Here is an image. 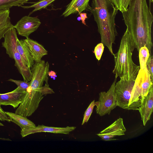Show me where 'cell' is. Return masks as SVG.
Segmentation results:
<instances>
[{"instance_id": "obj_21", "label": "cell", "mask_w": 153, "mask_h": 153, "mask_svg": "<svg viewBox=\"0 0 153 153\" xmlns=\"http://www.w3.org/2000/svg\"><path fill=\"white\" fill-rule=\"evenodd\" d=\"M56 0H41L31 5L28 6H21L24 8H34V10L31 12V13L38 10H40L46 8Z\"/></svg>"}, {"instance_id": "obj_12", "label": "cell", "mask_w": 153, "mask_h": 153, "mask_svg": "<svg viewBox=\"0 0 153 153\" xmlns=\"http://www.w3.org/2000/svg\"><path fill=\"white\" fill-rule=\"evenodd\" d=\"M4 41L2 43V47L6 50V52L9 56L13 59V53L17 48L18 39L16 29L13 28L8 30L4 34Z\"/></svg>"}, {"instance_id": "obj_22", "label": "cell", "mask_w": 153, "mask_h": 153, "mask_svg": "<svg viewBox=\"0 0 153 153\" xmlns=\"http://www.w3.org/2000/svg\"><path fill=\"white\" fill-rule=\"evenodd\" d=\"M117 9L121 12L126 10L131 0H110Z\"/></svg>"}, {"instance_id": "obj_5", "label": "cell", "mask_w": 153, "mask_h": 153, "mask_svg": "<svg viewBox=\"0 0 153 153\" xmlns=\"http://www.w3.org/2000/svg\"><path fill=\"white\" fill-rule=\"evenodd\" d=\"M120 79L116 82L115 87L117 106L128 110L129 101L136 79Z\"/></svg>"}, {"instance_id": "obj_6", "label": "cell", "mask_w": 153, "mask_h": 153, "mask_svg": "<svg viewBox=\"0 0 153 153\" xmlns=\"http://www.w3.org/2000/svg\"><path fill=\"white\" fill-rule=\"evenodd\" d=\"M117 78H115L107 92L102 91L99 94V104L96 107V110L97 113L100 116L109 114L111 111L117 106L115 92Z\"/></svg>"}, {"instance_id": "obj_1", "label": "cell", "mask_w": 153, "mask_h": 153, "mask_svg": "<svg viewBox=\"0 0 153 153\" xmlns=\"http://www.w3.org/2000/svg\"><path fill=\"white\" fill-rule=\"evenodd\" d=\"M134 49L146 46L150 54L153 46V16L146 0H131L126 11L122 12Z\"/></svg>"}, {"instance_id": "obj_32", "label": "cell", "mask_w": 153, "mask_h": 153, "mask_svg": "<svg viewBox=\"0 0 153 153\" xmlns=\"http://www.w3.org/2000/svg\"><path fill=\"white\" fill-rule=\"evenodd\" d=\"M4 126V125L2 123H1L0 122V126Z\"/></svg>"}, {"instance_id": "obj_18", "label": "cell", "mask_w": 153, "mask_h": 153, "mask_svg": "<svg viewBox=\"0 0 153 153\" xmlns=\"http://www.w3.org/2000/svg\"><path fill=\"white\" fill-rule=\"evenodd\" d=\"M10 13L9 9L0 10V41L8 30L14 28L10 21Z\"/></svg>"}, {"instance_id": "obj_25", "label": "cell", "mask_w": 153, "mask_h": 153, "mask_svg": "<svg viewBox=\"0 0 153 153\" xmlns=\"http://www.w3.org/2000/svg\"><path fill=\"white\" fill-rule=\"evenodd\" d=\"M104 46L102 43L98 44L95 47L94 53L96 59L99 61L103 52Z\"/></svg>"}, {"instance_id": "obj_27", "label": "cell", "mask_w": 153, "mask_h": 153, "mask_svg": "<svg viewBox=\"0 0 153 153\" xmlns=\"http://www.w3.org/2000/svg\"><path fill=\"white\" fill-rule=\"evenodd\" d=\"M47 79L45 80L46 83L44 86H42L40 88L39 91L43 95L47 94L54 93L53 90L49 87L47 83Z\"/></svg>"}, {"instance_id": "obj_29", "label": "cell", "mask_w": 153, "mask_h": 153, "mask_svg": "<svg viewBox=\"0 0 153 153\" xmlns=\"http://www.w3.org/2000/svg\"><path fill=\"white\" fill-rule=\"evenodd\" d=\"M79 14L82 23L85 25H86L85 20L88 18L87 13H81Z\"/></svg>"}, {"instance_id": "obj_4", "label": "cell", "mask_w": 153, "mask_h": 153, "mask_svg": "<svg viewBox=\"0 0 153 153\" xmlns=\"http://www.w3.org/2000/svg\"><path fill=\"white\" fill-rule=\"evenodd\" d=\"M153 86V81L146 67L139 70L135 79L129 100L128 110H138L143 98Z\"/></svg>"}, {"instance_id": "obj_17", "label": "cell", "mask_w": 153, "mask_h": 153, "mask_svg": "<svg viewBox=\"0 0 153 153\" xmlns=\"http://www.w3.org/2000/svg\"><path fill=\"white\" fill-rule=\"evenodd\" d=\"M5 113L10 118L11 122L19 126L20 127L21 130L34 128L36 126L33 122L26 117L13 112L5 111Z\"/></svg>"}, {"instance_id": "obj_14", "label": "cell", "mask_w": 153, "mask_h": 153, "mask_svg": "<svg viewBox=\"0 0 153 153\" xmlns=\"http://www.w3.org/2000/svg\"><path fill=\"white\" fill-rule=\"evenodd\" d=\"M13 59L15 61V65L22 76L24 81L26 82L30 81L32 77L31 70L24 62L17 48L14 51Z\"/></svg>"}, {"instance_id": "obj_16", "label": "cell", "mask_w": 153, "mask_h": 153, "mask_svg": "<svg viewBox=\"0 0 153 153\" xmlns=\"http://www.w3.org/2000/svg\"><path fill=\"white\" fill-rule=\"evenodd\" d=\"M17 48L24 63L28 68H32L34 61L24 40L18 39Z\"/></svg>"}, {"instance_id": "obj_26", "label": "cell", "mask_w": 153, "mask_h": 153, "mask_svg": "<svg viewBox=\"0 0 153 153\" xmlns=\"http://www.w3.org/2000/svg\"><path fill=\"white\" fill-rule=\"evenodd\" d=\"M146 68L152 80H153V56H150L146 63Z\"/></svg>"}, {"instance_id": "obj_7", "label": "cell", "mask_w": 153, "mask_h": 153, "mask_svg": "<svg viewBox=\"0 0 153 153\" xmlns=\"http://www.w3.org/2000/svg\"><path fill=\"white\" fill-rule=\"evenodd\" d=\"M41 24L40 19L37 17L25 16L18 22L14 27L19 35L27 38L37 30Z\"/></svg>"}, {"instance_id": "obj_3", "label": "cell", "mask_w": 153, "mask_h": 153, "mask_svg": "<svg viewBox=\"0 0 153 153\" xmlns=\"http://www.w3.org/2000/svg\"><path fill=\"white\" fill-rule=\"evenodd\" d=\"M134 48L130 35L127 30L121 39L118 52L113 56L115 65L113 73L115 78L135 79L140 66L136 65L132 59Z\"/></svg>"}, {"instance_id": "obj_28", "label": "cell", "mask_w": 153, "mask_h": 153, "mask_svg": "<svg viewBox=\"0 0 153 153\" xmlns=\"http://www.w3.org/2000/svg\"><path fill=\"white\" fill-rule=\"evenodd\" d=\"M0 120L1 121H7L10 122L11 120L10 118L6 114L1 107L0 104Z\"/></svg>"}, {"instance_id": "obj_15", "label": "cell", "mask_w": 153, "mask_h": 153, "mask_svg": "<svg viewBox=\"0 0 153 153\" xmlns=\"http://www.w3.org/2000/svg\"><path fill=\"white\" fill-rule=\"evenodd\" d=\"M90 0H72L67 6L62 16L67 17L72 14H79L88 7Z\"/></svg>"}, {"instance_id": "obj_19", "label": "cell", "mask_w": 153, "mask_h": 153, "mask_svg": "<svg viewBox=\"0 0 153 153\" xmlns=\"http://www.w3.org/2000/svg\"><path fill=\"white\" fill-rule=\"evenodd\" d=\"M29 0H0V10L9 9L13 6H21Z\"/></svg>"}, {"instance_id": "obj_11", "label": "cell", "mask_w": 153, "mask_h": 153, "mask_svg": "<svg viewBox=\"0 0 153 153\" xmlns=\"http://www.w3.org/2000/svg\"><path fill=\"white\" fill-rule=\"evenodd\" d=\"M25 92L17 87L10 92L4 94L0 93V104L1 105H10L14 108H16L20 104L22 97Z\"/></svg>"}, {"instance_id": "obj_31", "label": "cell", "mask_w": 153, "mask_h": 153, "mask_svg": "<svg viewBox=\"0 0 153 153\" xmlns=\"http://www.w3.org/2000/svg\"><path fill=\"white\" fill-rule=\"evenodd\" d=\"M153 0H149V7L150 8L151 4L153 3Z\"/></svg>"}, {"instance_id": "obj_13", "label": "cell", "mask_w": 153, "mask_h": 153, "mask_svg": "<svg viewBox=\"0 0 153 153\" xmlns=\"http://www.w3.org/2000/svg\"><path fill=\"white\" fill-rule=\"evenodd\" d=\"M28 47L34 61L39 62L42 58L48 54L47 51L43 46L29 38L24 39Z\"/></svg>"}, {"instance_id": "obj_24", "label": "cell", "mask_w": 153, "mask_h": 153, "mask_svg": "<svg viewBox=\"0 0 153 153\" xmlns=\"http://www.w3.org/2000/svg\"><path fill=\"white\" fill-rule=\"evenodd\" d=\"M7 81L14 83L17 85V87L19 89L25 92L26 91L30 84V82H28L16 80L11 79H9Z\"/></svg>"}, {"instance_id": "obj_2", "label": "cell", "mask_w": 153, "mask_h": 153, "mask_svg": "<svg viewBox=\"0 0 153 153\" xmlns=\"http://www.w3.org/2000/svg\"><path fill=\"white\" fill-rule=\"evenodd\" d=\"M90 10L97 24L101 43L113 55L112 45L117 35L115 18L118 10L110 0H93Z\"/></svg>"}, {"instance_id": "obj_23", "label": "cell", "mask_w": 153, "mask_h": 153, "mask_svg": "<svg viewBox=\"0 0 153 153\" xmlns=\"http://www.w3.org/2000/svg\"><path fill=\"white\" fill-rule=\"evenodd\" d=\"M99 104V101L95 102L93 100L90 104L89 106L85 111L83 116V120L82 125H83L85 123L87 122L92 112L93 108L95 106L96 107L98 106Z\"/></svg>"}, {"instance_id": "obj_8", "label": "cell", "mask_w": 153, "mask_h": 153, "mask_svg": "<svg viewBox=\"0 0 153 153\" xmlns=\"http://www.w3.org/2000/svg\"><path fill=\"white\" fill-rule=\"evenodd\" d=\"M126 131L123 119L120 117L96 134L104 141L113 140H117L114 138L115 137L125 135Z\"/></svg>"}, {"instance_id": "obj_20", "label": "cell", "mask_w": 153, "mask_h": 153, "mask_svg": "<svg viewBox=\"0 0 153 153\" xmlns=\"http://www.w3.org/2000/svg\"><path fill=\"white\" fill-rule=\"evenodd\" d=\"M138 52L140 69H142L146 67V63L151 54L146 46L141 47Z\"/></svg>"}, {"instance_id": "obj_30", "label": "cell", "mask_w": 153, "mask_h": 153, "mask_svg": "<svg viewBox=\"0 0 153 153\" xmlns=\"http://www.w3.org/2000/svg\"><path fill=\"white\" fill-rule=\"evenodd\" d=\"M48 75L49 76H50L51 78H55L57 76L56 73L52 71H48Z\"/></svg>"}, {"instance_id": "obj_9", "label": "cell", "mask_w": 153, "mask_h": 153, "mask_svg": "<svg viewBox=\"0 0 153 153\" xmlns=\"http://www.w3.org/2000/svg\"><path fill=\"white\" fill-rule=\"evenodd\" d=\"M74 126H67L65 127H57L45 126L43 125H39L34 128L21 130L20 134L22 137L29 135L41 132H51L56 134H67L75 129Z\"/></svg>"}, {"instance_id": "obj_10", "label": "cell", "mask_w": 153, "mask_h": 153, "mask_svg": "<svg viewBox=\"0 0 153 153\" xmlns=\"http://www.w3.org/2000/svg\"><path fill=\"white\" fill-rule=\"evenodd\" d=\"M140 114L143 125L145 126L150 120L153 110V86L143 99L141 105L138 110Z\"/></svg>"}]
</instances>
